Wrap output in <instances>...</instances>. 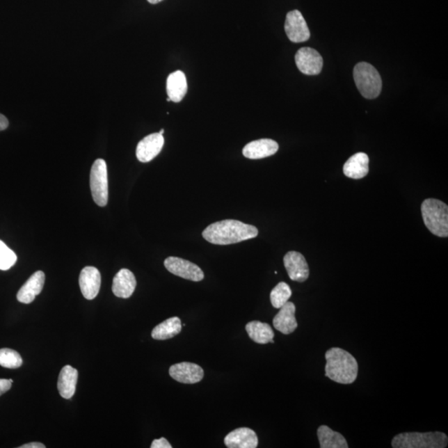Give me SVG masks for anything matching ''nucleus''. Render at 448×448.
<instances>
[{"label":"nucleus","mask_w":448,"mask_h":448,"mask_svg":"<svg viewBox=\"0 0 448 448\" xmlns=\"http://www.w3.org/2000/svg\"><path fill=\"white\" fill-rule=\"evenodd\" d=\"M228 448H256L258 438L255 432L248 428L237 429L224 438Z\"/></svg>","instance_id":"dca6fc26"},{"label":"nucleus","mask_w":448,"mask_h":448,"mask_svg":"<svg viewBox=\"0 0 448 448\" xmlns=\"http://www.w3.org/2000/svg\"><path fill=\"white\" fill-rule=\"evenodd\" d=\"M258 230L255 226L234 219H226L210 224L202 232V237L215 245H230L256 238Z\"/></svg>","instance_id":"f257e3e1"},{"label":"nucleus","mask_w":448,"mask_h":448,"mask_svg":"<svg viewBox=\"0 0 448 448\" xmlns=\"http://www.w3.org/2000/svg\"><path fill=\"white\" fill-rule=\"evenodd\" d=\"M166 90L170 102L178 103L183 100L188 90L186 77L183 72L178 70L168 77Z\"/></svg>","instance_id":"aec40b11"},{"label":"nucleus","mask_w":448,"mask_h":448,"mask_svg":"<svg viewBox=\"0 0 448 448\" xmlns=\"http://www.w3.org/2000/svg\"><path fill=\"white\" fill-rule=\"evenodd\" d=\"M285 31L292 42H303L311 37L307 22L299 10H292L287 15Z\"/></svg>","instance_id":"6e6552de"},{"label":"nucleus","mask_w":448,"mask_h":448,"mask_svg":"<svg viewBox=\"0 0 448 448\" xmlns=\"http://www.w3.org/2000/svg\"><path fill=\"white\" fill-rule=\"evenodd\" d=\"M163 132H165V130H163V129H162V130H161V131H159V134L163 135Z\"/></svg>","instance_id":"473e14b6"},{"label":"nucleus","mask_w":448,"mask_h":448,"mask_svg":"<svg viewBox=\"0 0 448 448\" xmlns=\"http://www.w3.org/2000/svg\"><path fill=\"white\" fill-rule=\"evenodd\" d=\"M278 142L271 139H261L250 142L243 150L248 159H260L273 156L278 152Z\"/></svg>","instance_id":"f3484780"},{"label":"nucleus","mask_w":448,"mask_h":448,"mask_svg":"<svg viewBox=\"0 0 448 448\" xmlns=\"http://www.w3.org/2000/svg\"><path fill=\"white\" fill-rule=\"evenodd\" d=\"M182 330V324L179 317L167 319L159 324L152 330V338L157 340H166L175 337Z\"/></svg>","instance_id":"b1692460"},{"label":"nucleus","mask_w":448,"mask_h":448,"mask_svg":"<svg viewBox=\"0 0 448 448\" xmlns=\"http://www.w3.org/2000/svg\"><path fill=\"white\" fill-rule=\"evenodd\" d=\"M19 448H45V445L40 442H30L28 445L19 447Z\"/></svg>","instance_id":"7c9ffc66"},{"label":"nucleus","mask_w":448,"mask_h":448,"mask_svg":"<svg viewBox=\"0 0 448 448\" xmlns=\"http://www.w3.org/2000/svg\"><path fill=\"white\" fill-rule=\"evenodd\" d=\"M166 269L172 274L192 282H200L205 278L204 271L193 262L180 257H167L163 262Z\"/></svg>","instance_id":"0eeeda50"},{"label":"nucleus","mask_w":448,"mask_h":448,"mask_svg":"<svg viewBox=\"0 0 448 448\" xmlns=\"http://www.w3.org/2000/svg\"><path fill=\"white\" fill-rule=\"evenodd\" d=\"M12 387V383L10 380H4V378H0V396L6 394V392L10 390Z\"/></svg>","instance_id":"c85d7f7f"},{"label":"nucleus","mask_w":448,"mask_h":448,"mask_svg":"<svg viewBox=\"0 0 448 448\" xmlns=\"http://www.w3.org/2000/svg\"><path fill=\"white\" fill-rule=\"evenodd\" d=\"M283 261L288 275H289L292 281L298 282L307 281L309 278L310 270L307 262L303 254L291 251L286 254Z\"/></svg>","instance_id":"9b49d317"},{"label":"nucleus","mask_w":448,"mask_h":448,"mask_svg":"<svg viewBox=\"0 0 448 448\" xmlns=\"http://www.w3.org/2000/svg\"><path fill=\"white\" fill-rule=\"evenodd\" d=\"M169 373L175 381L189 385L200 382L205 376L204 369L200 365L189 362L172 365Z\"/></svg>","instance_id":"f8f14e48"},{"label":"nucleus","mask_w":448,"mask_h":448,"mask_svg":"<svg viewBox=\"0 0 448 448\" xmlns=\"http://www.w3.org/2000/svg\"><path fill=\"white\" fill-rule=\"evenodd\" d=\"M167 102H170V99L169 97L167 98Z\"/></svg>","instance_id":"72a5a7b5"},{"label":"nucleus","mask_w":448,"mask_h":448,"mask_svg":"<svg viewBox=\"0 0 448 448\" xmlns=\"http://www.w3.org/2000/svg\"><path fill=\"white\" fill-rule=\"evenodd\" d=\"M354 79L357 88L365 98L374 99L380 96L381 77L371 64L364 62L357 64L354 69Z\"/></svg>","instance_id":"39448f33"},{"label":"nucleus","mask_w":448,"mask_h":448,"mask_svg":"<svg viewBox=\"0 0 448 448\" xmlns=\"http://www.w3.org/2000/svg\"><path fill=\"white\" fill-rule=\"evenodd\" d=\"M246 330L250 339L260 344L274 343V333L268 323L253 321L248 323Z\"/></svg>","instance_id":"4be33fe9"},{"label":"nucleus","mask_w":448,"mask_h":448,"mask_svg":"<svg viewBox=\"0 0 448 448\" xmlns=\"http://www.w3.org/2000/svg\"><path fill=\"white\" fill-rule=\"evenodd\" d=\"M10 381L12 383H13V382H14V381H13V380H10Z\"/></svg>","instance_id":"f704fd0d"},{"label":"nucleus","mask_w":448,"mask_h":448,"mask_svg":"<svg viewBox=\"0 0 448 448\" xmlns=\"http://www.w3.org/2000/svg\"><path fill=\"white\" fill-rule=\"evenodd\" d=\"M448 438L441 432L399 433L392 440L394 448H445Z\"/></svg>","instance_id":"20e7f679"},{"label":"nucleus","mask_w":448,"mask_h":448,"mask_svg":"<svg viewBox=\"0 0 448 448\" xmlns=\"http://www.w3.org/2000/svg\"><path fill=\"white\" fill-rule=\"evenodd\" d=\"M136 287L135 275L130 270L122 269L115 275L112 291L119 298L127 299L134 293Z\"/></svg>","instance_id":"a211bd4d"},{"label":"nucleus","mask_w":448,"mask_h":448,"mask_svg":"<svg viewBox=\"0 0 448 448\" xmlns=\"http://www.w3.org/2000/svg\"><path fill=\"white\" fill-rule=\"evenodd\" d=\"M102 278L100 271L94 266H86L81 271L79 286L86 299L96 298L101 288Z\"/></svg>","instance_id":"ddd939ff"},{"label":"nucleus","mask_w":448,"mask_h":448,"mask_svg":"<svg viewBox=\"0 0 448 448\" xmlns=\"http://www.w3.org/2000/svg\"><path fill=\"white\" fill-rule=\"evenodd\" d=\"M45 274L44 271H38L28 279L17 294V299L21 303L30 304L35 300L44 288Z\"/></svg>","instance_id":"4468645a"},{"label":"nucleus","mask_w":448,"mask_h":448,"mask_svg":"<svg viewBox=\"0 0 448 448\" xmlns=\"http://www.w3.org/2000/svg\"><path fill=\"white\" fill-rule=\"evenodd\" d=\"M79 378V371L71 365H66L60 372L58 382V389L60 395L63 399H70L74 395Z\"/></svg>","instance_id":"412c9836"},{"label":"nucleus","mask_w":448,"mask_h":448,"mask_svg":"<svg viewBox=\"0 0 448 448\" xmlns=\"http://www.w3.org/2000/svg\"><path fill=\"white\" fill-rule=\"evenodd\" d=\"M152 448H172V446L169 442L167 441V439L165 438H161L159 439H156L152 443Z\"/></svg>","instance_id":"cd10ccee"},{"label":"nucleus","mask_w":448,"mask_h":448,"mask_svg":"<svg viewBox=\"0 0 448 448\" xmlns=\"http://www.w3.org/2000/svg\"><path fill=\"white\" fill-rule=\"evenodd\" d=\"M424 222L433 234L440 238L448 236V207L438 200H425L421 206Z\"/></svg>","instance_id":"7ed1b4c3"},{"label":"nucleus","mask_w":448,"mask_h":448,"mask_svg":"<svg viewBox=\"0 0 448 448\" xmlns=\"http://www.w3.org/2000/svg\"><path fill=\"white\" fill-rule=\"evenodd\" d=\"M296 307L294 303H287L280 308L279 312L273 319V326L275 330L284 335L294 333L298 324L295 317Z\"/></svg>","instance_id":"2eb2a0df"},{"label":"nucleus","mask_w":448,"mask_h":448,"mask_svg":"<svg viewBox=\"0 0 448 448\" xmlns=\"http://www.w3.org/2000/svg\"><path fill=\"white\" fill-rule=\"evenodd\" d=\"M295 60L297 67L305 75H318L322 70L323 58L311 47H301L297 51Z\"/></svg>","instance_id":"1a4fd4ad"},{"label":"nucleus","mask_w":448,"mask_h":448,"mask_svg":"<svg viewBox=\"0 0 448 448\" xmlns=\"http://www.w3.org/2000/svg\"><path fill=\"white\" fill-rule=\"evenodd\" d=\"M150 3L157 4L163 1V0H147Z\"/></svg>","instance_id":"2f4dec72"},{"label":"nucleus","mask_w":448,"mask_h":448,"mask_svg":"<svg viewBox=\"0 0 448 448\" xmlns=\"http://www.w3.org/2000/svg\"><path fill=\"white\" fill-rule=\"evenodd\" d=\"M369 159L367 154L360 152L354 154L344 163L343 171L348 178L360 179L368 175Z\"/></svg>","instance_id":"6ab92c4d"},{"label":"nucleus","mask_w":448,"mask_h":448,"mask_svg":"<svg viewBox=\"0 0 448 448\" xmlns=\"http://www.w3.org/2000/svg\"><path fill=\"white\" fill-rule=\"evenodd\" d=\"M8 127V120L2 114H0V131L6 130Z\"/></svg>","instance_id":"c756f323"},{"label":"nucleus","mask_w":448,"mask_h":448,"mask_svg":"<svg viewBox=\"0 0 448 448\" xmlns=\"http://www.w3.org/2000/svg\"><path fill=\"white\" fill-rule=\"evenodd\" d=\"M326 376L342 385H351L358 376V362L343 349L335 347L326 353Z\"/></svg>","instance_id":"f03ea898"},{"label":"nucleus","mask_w":448,"mask_h":448,"mask_svg":"<svg viewBox=\"0 0 448 448\" xmlns=\"http://www.w3.org/2000/svg\"><path fill=\"white\" fill-rule=\"evenodd\" d=\"M90 191L93 200L98 206L105 207L109 202V175L104 159L94 162L90 175Z\"/></svg>","instance_id":"423d86ee"},{"label":"nucleus","mask_w":448,"mask_h":448,"mask_svg":"<svg viewBox=\"0 0 448 448\" xmlns=\"http://www.w3.org/2000/svg\"><path fill=\"white\" fill-rule=\"evenodd\" d=\"M165 138L159 133H153L142 139L137 145L136 157L142 163L152 161L161 153Z\"/></svg>","instance_id":"9d476101"},{"label":"nucleus","mask_w":448,"mask_h":448,"mask_svg":"<svg viewBox=\"0 0 448 448\" xmlns=\"http://www.w3.org/2000/svg\"><path fill=\"white\" fill-rule=\"evenodd\" d=\"M17 255L14 251L0 240V270L7 271L16 264Z\"/></svg>","instance_id":"bb28decb"},{"label":"nucleus","mask_w":448,"mask_h":448,"mask_svg":"<svg viewBox=\"0 0 448 448\" xmlns=\"http://www.w3.org/2000/svg\"><path fill=\"white\" fill-rule=\"evenodd\" d=\"M22 365L23 359L18 352L7 348L0 350V365L2 367L17 369Z\"/></svg>","instance_id":"a878e982"},{"label":"nucleus","mask_w":448,"mask_h":448,"mask_svg":"<svg viewBox=\"0 0 448 448\" xmlns=\"http://www.w3.org/2000/svg\"><path fill=\"white\" fill-rule=\"evenodd\" d=\"M317 436L321 448H348V443L343 435L335 432L328 426H319Z\"/></svg>","instance_id":"5701e85b"},{"label":"nucleus","mask_w":448,"mask_h":448,"mask_svg":"<svg viewBox=\"0 0 448 448\" xmlns=\"http://www.w3.org/2000/svg\"><path fill=\"white\" fill-rule=\"evenodd\" d=\"M292 291L286 282H280L271 291V303L274 308L280 309L291 298Z\"/></svg>","instance_id":"393cba45"}]
</instances>
